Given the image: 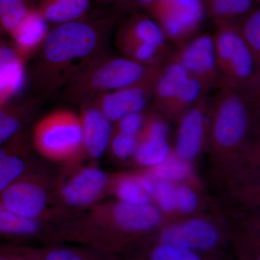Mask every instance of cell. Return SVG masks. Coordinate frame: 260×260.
Returning a JSON list of instances; mask_svg holds the SVG:
<instances>
[{"label": "cell", "mask_w": 260, "mask_h": 260, "mask_svg": "<svg viewBox=\"0 0 260 260\" xmlns=\"http://www.w3.org/2000/svg\"><path fill=\"white\" fill-rule=\"evenodd\" d=\"M145 13L178 48L197 37L206 17L203 0H154Z\"/></svg>", "instance_id": "obj_11"}, {"label": "cell", "mask_w": 260, "mask_h": 260, "mask_svg": "<svg viewBox=\"0 0 260 260\" xmlns=\"http://www.w3.org/2000/svg\"><path fill=\"white\" fill-rule=\"evenodd\" d=\"M49 23L36 8H29L22 21L8 35L15 50L25 62L34 57L47 37Z\"/></svg>", "instance_id": "obj_19"}, {"label": "cell", "mask_w": 260, "mask_h": 260, "mask_svg": "<svg viewBox=\"0 0 260 260\" xmlns=\"http://www.w3.org/2000/svg\"><path fill=\"white\" fill-rule=\"evenodd\" d=\"M155 179L153 204L173 221L179 220L176 207V184L164 179Z\"/></svg>", "instance_id": "obj_33"}, {"label": "cell", "mask_w": 260, "mask_h": 260, "mask_svg": "<svg viewBox=\"0 0 260 260\" xmlns=\"http://www.w3.org/2000/svg\"><path fill=\"white\" fill-rule=\"evenodd\" d=\"M145 114L146 111L123 116L113 124V130L138 137L144 124Z\"/></svg>", "instance_id": "obj_37"}, {"label": "cell", "mask_w": 260, "mask_h": 260, "mask_svg": "<svg viewBox=\"0 0 260 260\" xmlns=\"http://www.w3.org/2000/svg\"><path fill=\"white\" fill-rule=\"evenodd\" d=\"M112 174L95 162L71 171L53 188L50 208L57 220L80 213L111 195Z\"/></svg>", "instance_id": "obj_6"}, {"label": "cell", "mask_w": 260, "mask_h": 260, "mask_svg": "<svg viewBox=\"0 0 260 260\" xmlns=\"http://www.w3.org/2000/svg\"><path fill=\"white\" fill-rule=\"evenodd\" d=\"M171 222L173 220L154 204L103 200L87 210L56 220L43 238L49 243L89 246L119 258Z\"/></svg>", "instance_id": "obj_2"}, {"label": "cell", "mask_w": 260, "mask_h": 260, "mask_svg": "<svg viewBox=\"0 0 260 260\" xmlns=\"http://www.w3.org/2000/svg\"><path fill=\"white\" fill-rule=\"evenodd\" d=\"M26 62L10 41L0 39V107L8 105L27 82Z\"/></svg>", "instance_id": "obj_17"}, {"label": "cell", "mask_w": 260, "mask_h": 260, "mask_svg": "<svg viewBox=\"0 0 260 260\" xmlns=\"http://www.w3.org/2000/svg\"><path fill=\"white\" fill-rule=\"evenodd\" d=\"M172 149L168 138L151 137L140 139L131 160L139 169L153 167L164 161Z\"/></svg>", "instance_id": "obj_30"}, {"label": "cell", "mask_w": 260, "mask_h": 260, "mask_svg": "<svg viewBox=\"0 0 260 260\" xmlns=\"http://www.w3.org/2000/svg\"><path fill=\"white\" fill-rule=\"evenodd\" d=\"M90 6V0H40L35 8L48 23L58 25L85 18Z\"/></svg>", "instance_id": "obj_24"}, {"label": "cell", "mask_w": 260, "mask_h": 260, "mask_svg": "<svg viewBox=\"0 0 260 260\" xmlns=\"http://www.w3.org/2000/svg\"><path fill=\"white\" fill-rule=\"evenodd\" d=\"M36 150L51 161L72 162L83 155V137L79 114L61 109L42 118L34 126Z\"/></svg>", "instance_id": "obj_7"}, {"label": "cell", "mask_w": 260, "mask_h": 260, "mask_svg": "<svg viewBox=\"0 0 260 260\" xmlns=\"http://www.w3.org/2000/svg\"><path fill=\"white\" fill-rule=\"evenodd\" d=\"M96 1L103 3H114L116 0H96Z\"/></svg>", "instance_id": "obj_40"}, {"label": "cell", "mask_w": 260, "mask_h": 260, "mask_svg": "<svg viewBox=\"0 0 260 260\" xmlns=\"http://www.w3.org/2000/svg\"><path fill=\"white\" fill-rule=\"evenodd\" d=\"M25 0H0V29L9 34L28 13Z\"/></svg>", "instance_id": "obj_34"}, {"label": "cell", "mask_w": 260, "mask_h": 260, "mask_svg": "<svg viewBox=\"0 0 260 260\" xmlns=\"http://www.w3.org/2000/svg\"><path fill=\"white\" fill-rule=\"evenodd\" d=\"M116 23L110 13H100L50 29L27 72L32 91L45 96L64 88L83 66L109 51Z\"/></svg>", "instance_id": "obj_3"}, {"label": "cell", "mask_w": 260, "mask_h": 260, "mask_svg": "<svg viewBox=\"0 0 260 260\" xmlns=\"http://www.w3.org/2000/svg\"><path fill=\"white\" fill-rule=\"evenodd\" d=\"M235 214L234 208L221 206L215 202L203 213L162 225L140 244L162 243L198 252L226 256L225 252L231 247Z\"/></svg>", "instance_id": "obj_4"}, {"label": "cell", "mask_w": 260, "mask_h": 260, "mask_svg": "<svg viewBox=\"0 0 260 260\" xmlns=\"http://www.w3.org/2000/svg\"><path fill=\"white\" fill-rule=\"evenodd\" d=\"M49 227L44 222L17 215L0 202V237L27 239L44 236Z\"/></svg>", "instance_id": "obj_27"}, {"label": "cell", "mask_w": 260, "mask_h": 260, "mask_svg": "<svg viewBox=\"0 0 260 260\" xmlns=\"http://www.w3.org/2000/svg\"><path fill=\"white\" fill-rule=\"evenodd\" d=\"M260 88H219L208 109L207 144L217 187L234 206L259 207Z\"/></svg>", "instance_id": "obj_1"}, {"label": "cell", "mask_w": 260, "mask_h": 260, "mask_svg": "<svg viewBox=\"0 0 260 260\" xmlns=\"http://www.w3.org/2000/svg\"><path fill=\"white\" fill-rule=\"evenodd\" d=\"M25 115V108L11 103L0 107V145L21 131Z\"/></svg>", "instance_id": "obj_32"}, {"label": "cell", "mask_w": 260, "mask_h": 260, "mask_svg": "<svg viewBox=\"0 0 260 260\" xmlns=\"http://www.w3.org/2000/svg\"><path fill=\"white\" fill-rule=\"evenodd\" d=\"M152 67L106 51L89 61L62 88L64 98L81 105L102 94L137 83Z\"/></svg>", "instance_id": "obj_5"}, {"label": "cell", "mask_w": 260, "mask_h": 260, "mask_svg": "<svg viewBox=\"0 0 260 260\" xmlns=\"http://www.w3.org/2000/svg\"><path fill=\"white\" fill-rule=\"evenodd\" d=\"M254 56L260 70V9L256 6L239 21L231 25Z\"/></svg>", "instance_id": "obj_31"}, {"label": "cell", "mask_w": 260, "mask_h": 260, "mask_svg": "<svg viewBox=\"0 0 260 260\" xmlns=\"http://www.w3.org/2000/svg\"><path fill=\"white\" fill-rule=\"evenodd\" d=\"M204 189L189 184H176V207L179 219L209 210L215 202L204 196Z\"/></svg>", "instance_id": "obj_29"}, {"label": "cell", "mask_w": 260, "mask_h": 260, "mask_svg": "<svg viewBox=\"0 0 260 260\" xmlns=\"http://www.w3.org/2000/svg\"><path fill=\"white\" fill-rule=\"evenodd\" d=\"M231 247L237 260H260L259 210H237Z\"/></svg>", "instance_id": "obj_16"}, {"label": "cell", "mask_w": 260, "mask_h": 260, "mask_svg": "<svg viewBox=\"0 0 260 260\" xmlns=\"http://www.w3.org/2000/svg\"><path fill=\"white\" fill-rule=\"evenodd\" d=\"M164 64L152 67L139 81L129 86L102 94L90 101L113 124L132 113L144 112L152 99Z\"/></svg>", "instance_id": "obj_12"}, {"label": "cell", "mask_w": 260, "mask_h": 260, "mask_svg": "<svg viewBox=\"0 0 260 260\" xmlns=\"http://www.w3.org/2000/svg\"><path fill=\"white\" fill-rule=\"evenodd\" d=\"M29 153L22 130L0 145V192L31 169Z\"/></svg>", "instance_id": "obj_20"}, {"label": "cell", "mask_w": 260, "mask_h": 260, "mask_svg": "<svg viewBox=\"0 0 260 260\" xmlns=\"http://www.w3.org/2000/svg\"><path fill=\"white\" fill-rule=\"evenodd\" d=\"M83 137V155L95 162L106 153L113 123L91 102L81 104L79 114Z\"/></svg>", "instance_id": "obj_15"}, {"label": "cell", "mask_w": 260, "mask_h": 260, "mask_svg": "<svg viewBox=\"0 0 260 260\" xmlns=\"http://www.w3.org/2000/svg\"><path fill=\"white\" fill-rule=\"evenodd\" d=\"M53 188L47 174L31 169L0 192V202L17 215L49 226L56 220L50 208Z\"/></svg>", "instance_id": "obj_10"}, {"label": "cell", "mask_w": 260, "mask_h": 260, "mask_svg": "<svg viewBox=\"0 0 260 260\" xmlns=\"http://www.w3.org/2000/svg\"><path fill=\"white\" fill-rule=\"evenodd\" d=\"M138 143V136L112 130L108 150L117 160H131Z\"/></svg>", "instance_id": "obj_35"}, {"label": "cell", "mask_w": 260, "mask_h": 260, "mask_svg": "<svg viewBox=\"0 0 260 260\" xmlns=\"http://www.w3.org/2000/svg\"><path fill=\"white\" fill-rule=\"evenodd\" d=\"M207 91L203 83L194 77L189 75L160 115L168 121L177 122L189 108L200 99L205 97Z\"/></svg>", "instance_id": "obj_28"}, {"label": "cell", "mask_w": 260, "mask_h": 260, "mask_svg": "<svg viewBox=\"0 0 260 260\" xmlns=\"http://www.w3.org/2000/svg\"><path fill=\"white\" fill-rule=\"evenodd\" d=\"M15 260H32L20 247H9Z\"/></svg>", "instance_id": "obj_38"}, {"label": "cell", "mask_w": 260, "mask_h": 260, "mask_svg": "<svg viewBox=\"0 0 260 260\" xmlns=\"http://www.w3.org/2000/svg\"><path fill=\"white\" fill-rule=\"evenodd\" d=\"M119 23L116 46L121 56L148 66L167 62L173 51L161 28L146 13H135Z\"/></svg>", "instance_id": "obj_8"}, {"label": "cell", "mask_w": 260, "mask_h": 260, "mask_svg": "<svg viewBox=\"0 0 260 260\" xmlns=\"http://www.w3.org/2000/svg\"><path fill=\"white\" fill-rule=\"evenodd\" d=\"M170 59L180 64L189 75L199 80L207 93L218 86L219 75L213 36L208 34L197 36L178 48Z\"/></svg>", "instance_id": "obj_13"}, {"label": "cell", "mask_w": 260, "mask_h": 260, "mask_svg": "<svg viewBox=\"0 0 260 260\" xmlns=\"http://www.w3.org/2000/svg\"><path fill=\"white\" fill-rule=\"evenodd\" d=\"M155 181V178L140 169L112 174L111 195L129 204H153Z\"/></svg>", "instance_id": "obj_18"}, {"label": "cell", "mask_w": 260, "mask_h": 260, "mask_svg": "<svg viewBox=\"0 0 260 260\" xmlns=\"http://www.w3.org/2000/svg\"><path fill=\"white\" fill-rule=\"evenodd\" d=\"M209 104L202 98L178 120L175 143L172 148L179 158L192 162L199 158L207 144Z\"/></svg>", "instance_id": "obj_14"}, {"label": "cell", "mask_w": 260, "mask_h": 260, "mask_svg": "<svg viewBox=\"0 0 260 260\" xmlns=\"http://www.w3.org/2000/svg\"><path fill=\"white\" fill-rule=\"evenodd\" d=\"M205 15L217 28L231 26L239 21L259 0H203Z\"/></svg>", "instance_id": "obj_26"}, {"label": "cell", "mask_w": 260, "mask_h": 260, "mask_svg": "<svg viewBox=\"0 0 260 260\" xmlns=\"http://www.w3.org/2000/svg\"><path fill=\"white\" fill-rule=\"evenodd\" d=\"M213 37L219 75L217 88H260V70L237 32L232 26L218 27Z\"/></svg>", "instance_id": "obj_9"}, {"label": "cell", "mask_w": 260, "mask_h": 260, "mask_svg": "<svg viewBox=\"0 0 260 260\" xmlns=\"http://www.w3.org/2000/svg\"><path fill=\"white\" fill-rule=\"evenodd\" d=\"M20 248L32 260H119L118 256L78 244L50 243L42 248Z\"/></svg>", "instance_id": "obj_22"}, {"label": "cell", "mask_w": 260, "mask_h": 260, "mask_svg": "<svg viewBox=\"0 0 260 260\" xmlns=\"http://www.w3.org/2000/svg\"><path fill=\"white\" fill-rule=\"evenodd\" d=\"M155 178L174 184H189L204 189L200 178L195 172L192 162L186 161L171 152L169 156L158 165L148 169H140Z\"/></svg>", "instance_id": "obj_25"}, {"label": "cell", "mask_w": 260, "mask_h": 260, "mask_svg": "<svg viewBox=\"0 0 260 260\" xmlns=\"http://www.w3.org/2000/svg\"><path fill=\"white\" fill-rule=\"evenodd\" d=\"M119 258L123 260H229L226 256L157 242L142 243Z\"/></svg>", "instance_id": "obj_21"}, {"label": "cell", "mask_w": 260, "mask_h": 260, "mask_svg": "<svg viewBox=\"0 0 260 260\" xmlns=\"http://www.w3.org/2000/svg\"><path fill=\"white\" fill-rule=\"evenodd\" d=\"M154 0H116L113 4L110 14L117 23L129 15L145 13Z\"/></svg>", "instance_id": "obj_36"}, {"label": "cell", "mask_w": 260, "mask_h": 260, "mask_svg": "<svg viewBox=\"0 0 260 260\" xmlns=\"http://www.w3.org/2000/svg\"><path fill=\"white\" fill-rule=\"evenodd\" d=\"M188 77L186 70L169 57L157 80L150 111L161 114Z\"/></svg>", "instance_id": "obj_23"}, {"label": "cell", "mask_w": 260, "mask_h": 260, "mask_svg": "<svg viewBox=\"0 0 260 260\" xmlns=\"http://www.w3.org/2000/svg\"><path fill=\"white\" fill-rule=\"evenodd\" d=\"M0 260H15L9 247L0 249Z\"/></svg>", "instance_id": "obj_39"}]
</instances>
